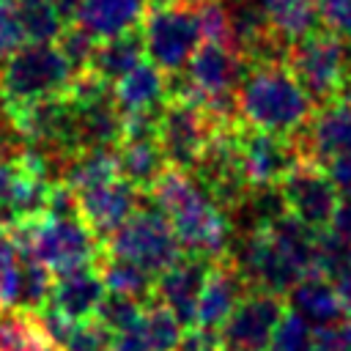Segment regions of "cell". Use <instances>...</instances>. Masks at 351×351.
I'll return each instance as SVG.
<instances>
[{"instance_id":"cell-1","label":"cell","mask_w":351,"mask_h":351,"mask_svg":"<svg viewBox=\"0 0 351 351\" xmlns=\"http://www.w3.org/2000/svg\"><path fill=\"white\" fill-rule=\"evenodd\" d=\"M151 203L170 219L184 252L222 258L230 252L236 228L208 189L186 170L165 167L159 178L145 189Z\"/></svg>"},{"instance_id":"cell-2","label":"cell","mask_w":351,"mask_h":351,"mask_svg":"<svg viewBox=\"0 0 351 351\" xmlns=\"http://www.w3.org/2000/svg\"><path fill=\"white\" fill-rule=\"evenodd\" d=\"M236 107L244 126L280 137H296L315 112L313 99L285 63L247 66L236 88Z\"/></svg>"},{"instance_id":"cell-3","label":"cell","mask_w":351,"mask_h":351,"mask_svg":"<svg viewBox=\"0 0 351 351\" xmlns=\"http://www.w3.org/2000/svg\"><path fill=\"white\" fill-rule=\"evenodd\" d=\"M22 255L36 258L52 274L99 266L104 241L82 222V217H38L33 222L8 225Z\"/></svg>"},{"instance_id":"cell-4","label":"cell","mask_w":351,"mask_h":351,"mask_svg":"<svg viewBox=\"0 0 351 351\" xmlns=\"http://www.w3.org/2000/svg\"><path fill=\"white\" fill-rule=\"evenodd\" d=\"M74 71L58 44H22L0 63V99L3 107H22L41 99L66 96Z\"/></svg>"},{"instance_id":"cell-5","label":"cell","mask_w":351,"mask_h":351,"mask_svg":"<svg viewBox=\"0 0 351 351\" xmlns=\"http://www.w3.org/2000/svg\"><path fill=\"white\" fill-rule=\"evenodd\" d=\"M104 255L129 261L148 274L159 277L167 271L176 261H181L184 247L170 225V219L154 206V208H137L107 241Z\"/></svg>"},{"instance_id":"cell-6","label":"cell","mask_w":351,"mask_h":351,"mask_svg":"<svg viewBox=\"0 0 351 351\" xmlns=\"http://www.w3.org/2000/svg\"><path fill=\"white\" fill-rule=\"evenodd\" d=\"M285 66L307 90L315 107L340 99L346 82V41L329 30H313L293 41L285 52Z\"/></svg>"},{"instance_id":"cell-7","label":"cell","mask_w":351,"mask_h":351,"mask_svg":"<svg viewBox=\"0 0 351 351\" xmlns=\"http://www.w3.org/2000/svg\"><path fill=\"white\" fill-rule=\"evenodd\" d=\"M140 33L145 41L148 60L165 74L184 71L189 58L200 47V27L192 3L148 8Z\"/></svg>"},{"instance_id":"cell-8","label":"cell","mask_w":351,"mask_h":351,"mask_svg":"<svg viewBox=\"0 0 351 351\" xmlns=\"http://www.w3.org/2000/svg\"><path fill=\"white\" fill-rule=\"evenodd\" d=\"M214 121L189 99L170 96L159 112V148L165 154L167 167H178L186 173H195L197 162L203 159L211 134H214Z\"/></svg>"},{"instance_id":"cell-9","label":"cell","mask_w":351,"mask_h":351,"mask_svg":"<svg viewBox=\"0 0 351 351\" xmlns=\"http://www.w3.org/2000/svg\"><path fill=\"white\" fill-rule=\"evenodd\" d=\"M285 313L282 293L250 288L236 310L222 324L219 343L228 351H266L271 343V335Z\"/></svg>"},{"instance_id":"cell-10","label":"cell","mask_w":351,"mask_h":351,"mask_svg":"<svg viewBox=\"0 0 351 351\" xmlns=\"http://www.w3.org/2000/svg\"><path fill=\"white\" fill-rule=\"evenodd\" d=\"M280 192L285 197L288 211L313 230L329 228V222L340 206V195H337L329 173L313 162H299L280 181Z\"/></svg>"},{"instance_id":"cell-11","label":"cell","mask_w":351,"mask_h":351,"mask_svg":"<svg viewBox=\"0 0 351 351\" xmlns=\"http://www.w3.org/2000/svg\"><path fill=\"white\" fill-rule=\"evenodd\" d=\"M239 151H241V173L250 189L277 186L299 162H304L293 137H280L250 126H241Z\"/></svg>"},{"instance_id":"cell-12","label":"cell","mask_w":351,"mask_h":351,"mask_svg":"<svg viewBox=\"0 0 351 351\" xmlns=\"http://www.w3.org/2000/svg\"><path fill=\"white\" fill-rule=\"evenodd\" d=\"M304 162L326 167L332 159L351 154V101L335 99L321 104L310 123L293 137Z\"/></svg>"},{"instance_id":"cell-13","label":"cell","mask_w":351,"mask_h":351,"mask_svg":"<svg viewBox=\"0 0 351 351\" xmlns=\"http://www.w3.org/2000/svg\"><path fill=\"white\" fill-rule=\"evenodd\" d=\"M214 258L184 252L181 261H176L167 271H162L154 282V302L170 307L176 318L184 324V329L195 326V310L203 291V282L211 271Z\"/></svg>"},{"instance_id":"cell-14","label":"cell","mask_w":351,"mask_h":351,"mask_svg":"<svg viewBox=\"0 0 351 351\" xmlns=\"http://www.w3.org/2000/svg\"><path fill=\"white\" fill-rule=\"evenodd\" d=\"M140 195H143V189H137L132 181L118 176L107 184L77 192L80 217L101 241H107L140 208Z\"/></svg>"},{"instance_id":"cell-15","label":"cell","mask_w":351,"mask_h":351,"mask_svg":"<svg viewBox=\"0 0 351 351\" xmlns=\"http://www.w3.org/2000/svg\"><path fill=\"white\" fill-rule=\"evenodd\" d=\"M247 291H250V282L244 280V274L239 271L233 258L230 255L214 258L211 271H208L203 291H200V299H197L195 326L208 329V332H219Z\"/></svg>"},{"instance_id":"cell-16","label":"cell","mask_w":351,"mask_h":351,"mask_svg":"<svg viewBox=\"0 0 351 351\" xmlns=\"http://www.w3.org/2000/svg\"><path fill=\"white\" fill-rule=\"evenodd\" d=\"M71 101V99H69ZM74 110V134L77 145L82 148H115L123 137V112L115 104L112 93L71 101Z\"/></svg>"},{"instance_id":"cell-17","label":"cell","mask_w":351,"mask_h":351,"mask_svg":"<svg viewBox=\"0 0 351 351\" xmlns=\"http://www.w3.org/2000/svg\"><path fill=\"white\" fill-rule=\"evenodd\" d=\"M107 288L99 274V266L77 269L69 274H55L52 280V293H49V307L63 313L71 321H90L104 299Z\"/></svg>"},{"instance_id":"cell-18","label":"cell","mask_w":351,"mask_h":351,"mask_svg":"<svg viewBox=\"0 0 351 351\" xmlns=\"http://www.w3.org/2000/svg\"><path fill=\"white\" fill-rule=\"evenodd\" d=\"M145 14L148 0H85L74 16V25H80L96 41H107L137 30Z\"/></svg>"},{"instance_id":"cell-19","label":"cell","mask_w":351,"mask_h":351,"mask_svg":"<svg viewBox=\"0 0 351 351\" xmlns=\"http://www.w3.org/2000/svg\"><path fill=\"white\" fill-rule=\"evenodd\" d=\"M112 96L123 115L159 112L170 99V82L162 69H156L151 60L148 63L143 60L112 85Z\"/></svg>"},{"instance_id":"cell-20","label":"cell","mask_w":351,"mask_h":351,"mask_svg":"<svg viewBox=\"0 0 351 351\" xmlns=\"http://www.w3.org/2000/svg\"><path fill=\"white\" fill-rule=\"evenodd\" d=\"M288 302L291 307L310 324L324 326V324H335L346 315L337 285L332 280L324 277H304L299 280L291 291H288Z\"/></svg>"},{"instance_id":"cell-21","label":"cell","mask_w":351,"mask_h":351,"mask_svg":"<svg viewBox=\"0 0 351 351\" xmlns=\"http://www.w3.org/2000/svg\"><path fill=\"white\" fill-rule=\"evenodd\" d=\"M115 151H118L121 176L126 181H132L137 189H143V192L167 167L165 154H162L156 137H121V143L115 145Z\"/></svg>"},{"instance_id":"cell-22","label":"cell","mask_w":351,"mask_h":351,"mask_svg":"<svg viewBox=\"0 0 351 351\" xmlns=\"http://www.w3.org/2000/svg\"><path fill=\"white\" fill-rule=\"evenodd\" d=\"M145 58V41H143V33L140 30H132V33H123V36H115V38H107L101 44H96V52H93V60H90V69L107 80L110 85H115L121 77H126L134 66H140Z\"/></svg>"},{"instance_id":"cell-23","label":"cell","mask_w":351,"mask_h":351,"mask_svg":"<svg viewBox=\"0 0 351 351\" xmlns=\"http://www.w3.org/2000/svg\"><path fill=\"white\" fill-rule=\"evenodd\" d=\"M261 5L271 33L285 44L304 38L318 25V0H261Z\"/></svg>"},{"instance_id":"cell-24","label":"cell","mask_w":351,"mask_h":351,"mask_svg":"<svg viewBox=\"0 0 351 351\" xmlns=\"http://www.w3.org/2000/svg\"><path fill=\"white\" fill-rule=\"evenodd\" d=\"M121 176L118 167V151L115 148H82L77 151L63 173V184H69L74 192L107 184Z\"/></svg>"},{"instance_id":"cell-25","label":"cell","mask_w":351,"mask_h":351,"mask_svg":"<svg viewBox=\"0 0 351 351\" xmlns=\"http://www.w3.org/2000/svg\"><path fill=\"white\" fill-rule=\"evenodd\" d=\"M19 27L27 44H55L63 33V16L52 5V0H11Z\"/></svg>"},{"instance_id":"cell-26","label":"cell","mask_w":351,"mask_h":351,"mask_svg":"<svg viewBox=\"0 0 351 351\" xmlns=\"http://www.w3.org/2000/svg\"><path fill=\"white\" fill-rule=\"evenodd\" d=\"M99 274H101L107 291L126 293V296H134L140 302H151L154 299V282H156V277L148 274L145 269L129 263V261H121V258H112V255H101Z\"/></svg>"},{"instance_id":"cell-27","label":"cell","mask_w":351,"mask_h":351,"mask_svg":"<svg viewBox=\"0 0 351 351\" xmlns=\"http://www.w3.org/2000/svg\"><path fill=\"white\" fill-rule=\"evenodd\" d=\"M140 329L148 343V351H178L181 337H184V324L176 318V313L154 299L145 304Z\"/></svg>"},{"instance_id":"cell-28","label":"cell","mask_w":351,"mask_h":351,"mask_svg":"<svg viewBox=\"0 0 351 351\" xmlns=\"http://www.w3.org/2000/svg\"><path fill=\"white\" fill-rule=\"evenodd\" d=\"M145 304H148V302H140V299H134V296L107 291L93 318H96V321H99L104 329H110L112 335H118V332L132 329V326H134V324L143 318Z\"/></svg>"},{"instance_id":"cell-29","label":"cell","mask_w":351,"mask_h":351,"mask_svg":"<svg viewBox=\"0 0 351 351\" xmlns=\"http://www.w3.org/2000/svg\"><path fill=\"white\" fill-rule=\"evenodd\" d=\"M22 250L8 225L0 228V310H14L19 274H22Z\"/></svg>"},{"instance_id":"cell-30","label":"cell","mask_w":351,"mask_h":351,"mask_svg":"<svg viewBox=\"0 0 351 351\" xmlns=\"http://www.w3.org/2000/svg\"><path fill=\"white\" fill-rule=\"evenodd\" d=\"M200 38L214 41V44H228L233 47V33H230V11L225 0H197L192 3Z\"/></svg>"},{"instance_id":"cell-31","label":"cell","mask_w":351,"mask_h":351,"mask_svg":"<svg viewBox=\"0 0 351 351\" xmlns=\"http://www.w3.org/2000/svg\"><path fill=\"white\" fill-rule=\"evenodd\" d=\"M266 351H313V332L293 307H285Z\"/></svg>"},{"instance_id":"cell-32","label":"cell","mask_w":351,"mask_h":351,"mask_svg":"<svg viewBox=\"0 0 351 351\" xmlns=\"http://www.w3.org/2000/svg\"><path fill=\"white\" fill-rule=\"evenodd\" d=\"M55 44L63 52V58H66V63L71 66L74 74L90 69V60H93V52H96V38L88 36L80 25L63 27V33H60V38Z\"/></svg>"},{"instance_id":"cell-33","label":"cell","mask_w":351,"mask_h":351,"mask_svg":"<svg viewBox=\"0 0 351 351\" xmlns=\"http://www.w3.org/2000/svg\"><path fill=\"white\" fill-rule=\"evenodd\" d=\"M63 351H112V332L104 329L96 318L80 321Z\"/></svg>"},{"instance_id":"cell-34","label":"cell","mask_w":351,"mask_h":351,"mask_svg":"<svg viewBox=\"0 0 351 351\" xmlns=\"http://www.w3.org/2000/svg\"><path fill=\"white\" fill-rule=\"evenodd\" d=\"M318 22L332 36L351 41V0H318Z\"/></svg>"},{"instance_id":"cell-35","label":"cell","mask_w":351,"mask_h":351,"mask_svg":"<svg viewBox=\"0 0 351 351\" xmlns=\"http://www.w3.org/2000/svg\"><path fill=\"white\" fill-rule=\"evenodd\" d=\"M25 44V33L19 27L16 11L11 0H0V63L11 58Z\"/></svg>"},{"instance_id":"cell-36","label":"cell","mask_w":351,"mask_h":351,"mask_svg":"<svg viewBox=\"0 0 351 351\" xmlns=\"http://www.w3.org/2000/svg\"><path fill=\"white\" fill-rule=\"evenodd\" d=\"M324 170L329 173V178H332V184H335L340 200H348V203H351V154L332 159Z\"/></svg>"},{"instance_id":"cell-37","label":"cell","mask_w":351,"mask_h":351,"mask_svg":"<svg viewBox=\"0 0 351 351\" xmlns=\"http://www.w3.org/2000/svg\"><path fill=\"white\" fill-rule=\"evenodd\" d=\"M16 162H0V217H3V208L11 197V189H14V181H16Z\"/></svg>"},{"instance_id":"cell-38","label":"cell","mask_w":351,"mask_h":351,"mask_svg":"<svg viewBox=\"0 0 351 351\" xmlns=\"http://www.w3.org/2000/svg\"><path fill=\"white\" fill-rule=\"evenodd\" d=\"M335 285H337V293H340V302H343V310H346V315L351 318V266L335 280Z\"/></svg>"},{"instance_id":"cell-39","label":"cell","mask_w":351,"mask_h":351,"mask_svg":"<svg viewBox=\"0 0 351 351\" xmlns=\"http://www.w3.org/2000/svg\"><path fill=\"white\" fill-rule=\"evenodd\" d=\"M82 3H85V0H52V5L58 8V14H60L66 22H71V19L77 16V11H80Z\"/></svg>"},{"instance_id":"cell-40","label":"cell","mask_w":351,"mask_h":351,"mask_svg":"<svg viewBox=\"0 0 351 351\" xmlns=\"http://www.w3.org/2000/svg\"><path fill=\"white\" fill-rule=\"evenodd\" d=\"M3 225H5V222H3V217H0V228H3Z\"/></svg>"},{"instance_id":"cell-41","label":"cell","mask_w":351,"mask_h":351,"mask_svg":"<svg viewBox=\"0 0 351 351\" xmlns=\"http://www.w3.org/2000/svg\"><path fill=\"white\" fill-rule=\"evenodd\" d=\"M186 3H197V0H186Z\"/></svg>"},{"instance_id":"cell-42","label":"cell","mask_w":351,"mask_h":351,"mask_svg":"<svg viewBox=\"0 0 351 351\" xmlns=\"http://www.w3.org/2000/svg\"><path fill=\"white\" fill-rule=\"evenodd\" d=\"M219 351H228V348H219Z\"/></svg>"}]
</instances>
